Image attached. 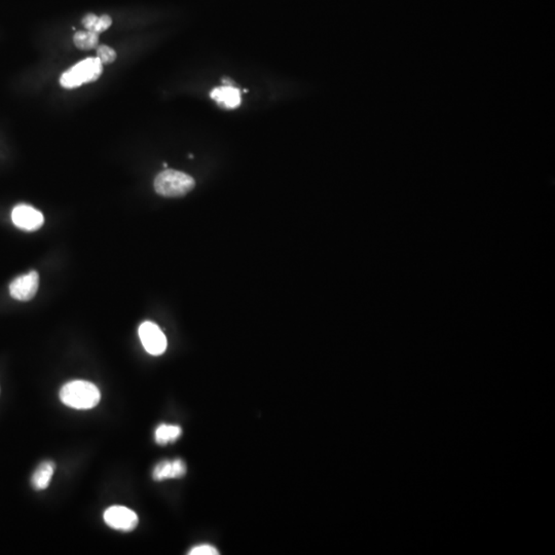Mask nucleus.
I'll use <instances>...</instances> for the list:
<instances>
[{
	"label": "nucleus",
	"mask_w": 555,
	"mask_h": 555,
	"mask_svg": "<svg viewBox=\"0 0 555 555\" xmlns=\"http://www.w3.org/2000/svg\"><path fill=\"white\" fill-rule=\"evenodd\" d=\"M98 18H99V17L94 14L85 15L83 19V27L89 30V31H94V28H95L96 24H97Z\"/></svg>",
	"instance_id": "dca6fc26"
},
{
	"label": "nucleus",
	"mask_w": 555,
	"mask_h": 555,
	"mask_svg": "<svg viewBox=\"0 0 555 555\" xmlns=\"http://www.w3.org/2000/svg\"><path fill=\"white\" fill-rule=\"evenodd\" d=\"M107 526L117 531H132L138 526V516L123 506H113L104 512Z\"/></svg>",
	"instance_id": "39448f33"
},
{
	"label": "nucleus",
	"mask_w": 555,
	"mask_h": 555,
	"mask_svg": "<svg viewBox=\"0 0 555 555\" xmlns=\"http://www.w3.org/2000/svg\"><path fill=\"white\" fill-rule=\"evenodd\" d=\"M12 220L15 226L27 231H33L44 224V218L42 212L31 206L18 205L12 212Z\"/></svg>",
	"instance_id": "0eeeda50"
},
{
	"label": "nucleus",
	"mask_w": 555,
	"mask_h": 555,
	"mask_svg": "<svg viewBox=\"0 0 555 555\" xmlns=\"http://www.w3.org/2000/svg\"><path fill=\"white\" fill-rule=\"evenodd\" d=\"M101 394L94 383L87 381H72L62 387L60 399L74 409H91L99 404Z\"/></svg>",
	"instance_id": "f257e3e1"
},
{
	"label": "nucleus",
	"mask_w": 555,
	"mask_h": 555,
	"mask_svg": "<svg viewBox=\"0 0 555 555\" xmlns=\"http://www.w3.org/2000/svg\"><path fill=\"white\" fill-rule=\"evenodd\" d=\"M74 42L76 48L81 49V50H93L98 46V42H99V34L96 33V32L89 31V30H87V31H77L74 34Z\"/></svg>",
	"instance_id": "f8f14e48"
},
{
	"label": "nucleus",
	"mask_w": 555,
	"mask_h": 555,
	"mask_svg": "<svg viewBox=\"0 0 555 555\" xmlns=\"http://www.w3.org/2000/svg\"><path fill=\"white\" fill-rule=\"evenodd\" d=\"M40 285V275L32 271L26 275L15 279L10 285V293L13 299L20 301H28L35 297Z\"/></svg>",
	"instance_id": "423d86ee"
},
{
	"label": "nucleus",
	"mask_w": 555,
	"mask_h": 555,
	"mask_svg": "<svg viewBox=\"0 0 555 555\" xmlns=\"http://www.w3.org/2000/svg\"><path fill=\"white\" fill-rule=\"evenodd\" d=\"M156 194L166 198H179L192 192L196 186L194 178L180 171L167 169L154 182Z\"/></svg>",
	"instance_id": "f03ea898"
},
{
	"label": "nucleus",
	"mask_w": 555,
	"mask_h": 555,
	"mask_svg": "<svg viewBox=\"0 0 555 555\" xmlns=\"http://www.w3.org/2000/svg\"><path fill=\"white\" fill-rule=\"evenodd\" d=\"M186 474V465L182 460L163 461L154 467L152 477L156 481L171 479H181Z\"/></svg>",
	"instance_id": "6e6552de"
},
{
	"label": "nucleus",
	"mask_w": 555,
	"mask_h": 555,
	"mask_svg": "<svg viewBox=\"0 0 555 555\" xmlns=\"http://www.w3.org/2000/svg\"><path fill=\"white\" fill-rule=\"evenodd\" d=\"M190 555H218L219 552H217L213 546L204 544V545L197 546L190 550Z\"/></svg>",
	"instance_id": "4468645a"
},
{
	"label": "nucleus",
	"mask_w": 555,
	"mask_h": 555,
	"mask_svg": "<svg viewBox=\"0 0 555 555\" xmlns=\"http://www.w3.org/2000/svg\"><path fill=\"white\" fill-rule=\"evenodd\" d=\"M97 58L103 65H105V64H110L115 61L117 53L110 47L102 44L97 48Z\"/></svg>",
	"instance_id": "ddd939ff"
},
{
	"label": "nucleus",
	"mask_w": 555,
	"mask_h": 555,
	"mask_svg": "<svg viewBox=\"0 0 555 555\" xmlns=\"http://www.w3.org/2000/svg\"><path fill=\"white\" fill-rule=\"evenodd\" d=\"M103 74V64L98 58H88L64 72L60 83L65 89H74L83 83L97 81Z\"/></svg>",
	"instance_id": "7ed1b4c3"
},
{
	"label": "nucleus",
	"mask_w": 555,
	"mask_h": 555,
	"mask_svg": "<svg viewBox=\"0 0 555 555\" xmlns=\"http://www.w3.org/2000/svg\"><path fill=\"white\" fill-rule=\"evenodd\" d=\"M211 98L226 109H235L241 104V93L231 85L216 88L211 92Z\"/></svg>",
	"instance_id": "1a4fd4ad"
},
{
	"label": "nucleus",
	"mask_w": 555,
	"mask_h": 555,
	"mask_svg": "<svg viewBox=\"0 0 555 555\" xmlns=\"http://www.w3.org/2000/svg\"><path fill=\"white\" fill-rule=\"evenodd\" d=\"M182 430L179 426L163 425L158 426L156 430V441L160 445L167 443L175 442L181 436Z\"/></svg>",
	"instance_id": "9b49d317"
},
{
	"label": "nucleus",
	"mask_w": 555,
	"mask_h": 555,
	"mask_svg": "<svg viewBox=\"0 0 555 555\" xmlns=\"http://www.w3.org/2000/svg\"><path fill=\"white\" fill-rule=\"evenodd\" d=\"M139 338L145 350L151 355H162L167 349V338L164 332L154 323H142L139 327Z\"/></svg>",
	"instance_id": "20e7f679"
},
{
	"label": "nucleus",
	"mask_w": 555,
	"mask_h": 555,
	"mask_svg": "<svg viewBox=\"0 0 555 555\" xmlns=\"http://www.w3.org/2000/svg\"><path fill=\"white\" fill-rule=\"evenodd\" d=\"M55 472V464L51 461L42 463L32 475V486L35 490H46L50 484L51 477Z\"/></svg>",
	"instance_id": "9d476101"
},
{
	"label": "nucleus",
	"mask_w": 555,
	"mask_h": 555,
	"mask_svg": "<svg viewBox=\"0 0 555 555\" xmlns=\"http://www.w3.org/2000/svg\"><path fill=\"white\" fill-rule=\"evenodd\" d=\"M113 24V20L108 15H103V16L98 18L97 24L94 28V31L96 33L100 34L102 32L106 31L109 27Z\"/></svg>",
	"instance_id": "2eb2a0df"
}]
</instances>
